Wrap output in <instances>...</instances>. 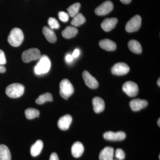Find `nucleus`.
<instances>
[{"label":"nucleus","instance_id":"obj_1","mask_svg":"<svg viewBox=\"0 0 160 160\" xmlns=\"http://www.w3.org/2000/svg\"><path fill=\"white\" fill-rule=\"evenodd\" d=\"M24 38L22 31L19 28H14L12 29L8 36V42L13 47H18L22 42Z\"/></svg>","mask_w":160,"mask_h":160},{"label":"nucleus","instance_id":"obj_2","mask_svg":"<svg viewBox=\"0 0 160 160\" xmlns=\"http://www.w3.org/2000/svg\"><path fill=\"white\" fill-rule=\"evenodd\" d=\"M39 61L34 68L36 74L41 75L46 73L49 71L51 68V62L48 56H41Z\"/></svg>","mask_w":160,"mask_h":160},{"label":"nucleus","instance_id":"obj_3","mask_svg":"<svg viewBox=\"0 0 160 160\" xmlns=\"http://www.w3.org/2000/svg\"><path fill=\"white\" fill-rule=\"evenodd\" d=\"M25 87L19 83H13L7 86L6 92L7 95L12 98H17L22 96L24 92Z\"/></svg>","mask_w":160,"mask_h":160},{"label":"nucleus","instance_id":"obj_4","mask_svg":"<svg viewBox=\"0 0 160 160\" xmlns=\"http://www.w3.org/2000/svg\"><path fill=\"white\" fill-rule=\"evenodd\" d=\"M74 88L70 81L65 79L61 81L60 84V94L61 96L67 100L73 94Z\"/></svg>","mask_w":160,"mask_h":160},{"label":"nucleus","instance_id":"obj_5","mask_svg":"<svg viewBox=\"0 0 160 160\" xmlns=\"http://www.w3.org/2000/svg\"><path fill=\"white\" fill-rule=\"evenodd\" d=\"M41 55L40 50L37 48H32L26 50L22 54V59L25 63H28L31 61L39 60Z\"/></svg>","mask_w":160,"mask_h":160},{"label":"nucleus","instance_id":"obj_6","mask_svg":"<svg viewBox=\"0 0 160 160\" xmlns=\"http://www.w3.org/2000/svg\"><path fill=\"white\" fill-rule=\"evenodd\" d=\"M142 23V18L139 15H136L132 18L127 23L126 26V31L129 32H134L140 29Z\"/></svg>","mask_w":160,"mask_h":160},{"label":"nucleus","instance_id":"obj_7","mask_svg":"<svg viewBox=\"0 0 160 160\" xmlns=\"http://www.w3.org/2000/svg\"><path fill=\"white\" fill-rule=\"evenodd\" d=\"M122 89L127 95L130 97H133L137 95L139 89L137 84L132 81H128L124 83Z\"/></svg>","mask_w":160,"mask_h":160},{"label":"nucleus","instance_id":"obj_8","mask_svg":"<svg viewBox=\"0 0 160 160\" xmlns=\"http://www.w3.org/2000/svg\"><path fill=\"white\" fill-rule=\"evenodd\" d=\"M113 8V5L112 2L107 1L98 6L95 10V12L97 15L104 16L112 11Z\"/></svg>","mask_w":160,"mask_h":160},{"label":"nucleus","instance_id":"obj_9","mask_svg":"<svg viewBox=\"0 0 160 160\" xmlns=\"http://www.w3.org/2000/svg\"><path fill=\"white\" fill-rule=\"evenodd\" d=\"M129 66L123 62H119L115 64L112 68V72L116 75L122 76L126 74L129 72Z\"/></svg>","mask_w":160,"mask_h":160},{"label":"nucleus","instance_id":"obj_10","mask_svg":"<svg viewBox=\"0 0 160 160\" xmlns=\"http://www.w3.org/2000/svg\"><path fill=\"white\" fill-rule=\"evenodd\" d=\"M82 76L86 86L89 88L95 89L99 86V83L95 78L93 77L89 73V72L84 71L82 73Z\"/></svg>","mask_w":160,"mask_h":160},{"label":"nucleus","instance_id":"obj_11","mask_svg":"<svg viewBox=\"0 0 160 160\" xmlns=\"http://www.w3.org/2000/svg\"><path fill=\"white\" fill-rule=\"evenodd\" d=\"M104 138L106 140L111 141H120L125 139L126 134L122 131L113 132L108 131L104 134Z\"/></svg>","mask_w":160,"mask_h":160},{"label":"nucleus","instance_id":"obj_12","mask_svg":"<svg viewBox=\"0 0 160 160\" xmlns=\"http://www.w3.org/2000/svg\"><path fill=\"white\" fill-rule=\"evenodd\" d=\"M148 104V102L146 100L135 99L130 102L129 106L133 111H138L145 108Z\"/></svg>","mask_w":160,"mask_h":160},{"label":"nucleus","instance_id":"obj_13","mask_svg":"<svg viewBox=\"0 0 160 160\" xmlns=\"http://www.w3.org/2000/svg\"><path fill=\"white\" fill-rule=\"evenodd\" d=\"M72 122V118L70 115L67 114L60 118L58 121V125L61 130H66L69 129Z\"/></svg>","mask_w":160,"mask_h":160},{"label":"nucleus","instance_id":"obj_14","mask_svg":"<svg viewBox=\"0 0 160 160\" xmlns=\"http://www.w3.org/2000/svg\"><path fill=\"white\" fill-rule=\"evenodd\" d=\"M118 22L117 18H115L105 19L101 24V27L106 32L111 31L114 28Z\"/></svg>","mask_w":160,"mask_h":160},{"label":"nucleus","instance_id":"obj_15","mask_svg":"<svg viewBox=\"0 0 160 160\" xmlns=\"http://www.w3.org/2000/svg\"><path fill=\"white\" fill-rule=\"evenodd\" d=\"M114 149L112 147H105L101 151L99 155L100 160H113Z\"/></svg>","mask_w":160,"mask_h":160},{"label":"nucleus","instance_id":"obj_16","mask_svg":"<svg viewBox=\"0 0 160 160\" xmlns=\"http://www.w3.org/2000/svg\"><path fill=\"white\" fill-rule=\"evenodd\" d=\"M84 151V146L81 142H75L72 146V154L75 158H80L83 154Z\"/></svg>","mask_w":160,"mask_h":160},{"label":"nucleus","instance_id":"obj_17","mask_svg":"<svg viewBox=\"0 0 160 160\" xmlns=\"http://www.w3.org/2000/svg\"><path fill=\"white\" fill-rule=\"evenodd\" d=\"M99 46L102 49L109 51H114L117 48L116 44L109 39L101 40L99 42Z\"/></svg>","mask_w":160,"mask_h":160},{"label":"nucleus","instance_id":"obj_18","mask_svg":"<svg viewBox=\"0 0 160 160\" xmlns=\"http://www.w3.org/2000/svg\"><path fill=\"white\" fill-rule=\"evenodd\" d=\"M92 105L95 112L100 113L105 109V103L102 98L95 97L92 100Z\"/></svg>","mask_w":160,"mask_h":160},{"label":"nucleus","instance_id":"obj_19","mask_svg":"<svg viewBox=\"0 0 160 160\" xmlns=\"http://www.w3.org/2000/svg\"><path fill=\"white\" fill-rule=\"evenodd\" d=\"M42 32L46 40L49 42L54 43L56 42V36L51 28H49L47 26H45L43 27Z\"/></svg>","mask_w":160,"mask_h":160},{"label":"nucleus","instance_id":"obj_20","mask_svg":"<svg viewBox=\"0 0 160 160\" xmlns=\"http://www.w3.org/2000/svg\"><path fill=\"white\" fill-rule=\"evenodd\" d=\"M43 147V143L41 140H38L32 146L30 149V153L32 157L38 156L41 153Z\"/></svg>","mask_w":160,"mask_h":160},{"label":"nucleus","instance_id":"obj_21","mask_svg":"<svg viewBox=\"0 0 160 160\" xmlns=\"http://www.w3.org/2000/svg\"><path fill=\"white\" fill-rule=\"evenodd\" d=\"M78 32V29L75 27L68 26L63 30L62 32V35L65 38L70 39L76 36Z\"/></svg>","mask_w":160,"mask_h":160},{"label":"nucleus","instance_id":"obj_22","mask_svg":"<svg viewBox=\"0 0 160 160\" xmlns=\"http://www.w3.org/2000/svg\"><path fill=\"white\" fill-rule=\"evenodd\" d=\"M128 47L130 51L134 53L139 54L142 52V48L141 44L136 40H130L128 43Z\"/></svg>","mask_w":160,"mask_h":160},{"label":"nucleus","instance_id":"obj_23","mask_svg":"<svg viewBox=\"0 0 160 160\" xmlns=\"http://www.w3.org/2000/svg\"><path fill=\"white\" fill-rule=\"evenodd\" d=\"M0 160H11L10 152L8 147L4 145H0Z\"/></svg>","mask_w":160,"mask_h":160},{"label":"nucleus","instance_id":"obj_24","mask_svg":"<svg viewBox=\"0 0 160 160\" xmlns=\"http://www.w3.org/2000/svg\"><path fill=\"white\" fill-rule=\"evenodd\" d=\"M86 19L85 17L81 13H78L73 17L71 24L72 26L78 27L82 25L86 22Z\"/></svg>","mask_w":160,"mask_h":160},{"label":"nucleus","instance_id":"obj_25","mask_svg":"<svg viewBox=\"0 0 160 160\" xmlns=\"http://www.w3.org/2000/svg\"><path fill=\"white\" fill-rule=\"evenodd\" d=\"M53 98L51 93L46 92L39 96L38 98L36 100V103L39 105L44 104L47 102H52Z\"/></svg>","mask_w":160,"mask_h":160},{"label":"nucleus","instance_id":"obj_26","mask_svg":"<svg viewBox=\"0 0 160 160\" xmlns=\"http://www.w3.org/2000/svg\"><path fill=\"white\" fill-rule=\"evenodd\" d=\"M25 114L28 119H32L39 116L40 112L34 108H28L25 111Z\"/></svg>","mask_w":160,"mask_h":160},{"label":"nucleus","instance_id":"obj_27","mask_svg":"<svg viewBox=\"0 0 160 160\" xmlns=\"http://www.w3.org/2000/svg\"><path fill=\"white\" fill-rule=\"evenodd\" d=\"M81 7L80 3L77 2L72 4L67 9L69 14L71 17H74L78 13Z\"/></svg>","mask_w":160,"mask_h":160},{"label":"nucleus","instance_id":"obj_28","mask_svg":"<svg viewBox=\"0 0 160 160\" xmlns=\"http://www.w3.org/2000/svg\"><path fill=\"white\" fill-rule=\"evenodd\" d=\"M48 22L51 29H58L59 28V24L57 20L55 18H49Z\"/></svg>","mask_w":160,"mask_h":160},{"label":"nucleus","instance_id":"obj_29","mask_svg":"<svg viewBox=\"0 0 160 160\" xmlns=\"http://www.w3.org/2000/svg\"><path fill=\"white\" fill-rule=\"evenodd\" d=\"M59 18L63 22H68L69 19V14L65 12L61 11L58 13Z\"/></svg>","mask_w":160,"mask_h":160},{"label":"nucleus","instance_id":"obj_30","mask_svg":"<svg viewBox=\"0 0 160 160\" xmlns=\"http://www.w3.org/2000/svg\"><path fill=\"white\" fill-rule=\"evenodd\" d=\"M115 157L119 160H123L125 159L126 155L122 149H118L115 152Z\"/></svg>","mask_w":160,"mask_h":160},{"label":"nucleus","instance_id":"obj_31","mask_svg":"<svg viewBox=\"0 0 160 160\" xmlns=\"http://www.w3.org/2000/svg\"><path fill=\"white\" fill-rule=\"evenodd\" d=\"M6 60L5 53L2 50L0 49V65H3L6 64Z\"/></svg>","mask_w":160,"mask_h":160},{"label":"nucleus","instance_id":"obj_32","mask_svg":"<svg viewBox=\"0 0 160 160\" xmlns=\"http://www.w3.org/2000/svg\"><path fill=\"white\" fill-rule=\"evenodd\" d=\"M80 51L79 49H75L74 51L72 52V57H73V58H77L80 55Z\"/></svg>","mask_w":160,"mask_h":160},{"label":"nucleus","instance_id":"obj_33","mask_svg":"<svg viewBox=\"0 0 160 160\" xmlns=\"http://www.w3.org/2000/svg\"><path fill=\"white\" fill-rule=\"evenodd\" d=\"M65 59H66V62L68 63L71 62L73 60V58L72 57V55L70 54L66 55Z\"/></svg>","mask_w":160,"mask_h":160},{"label":"nucleus","instance_id":"obj_34","mask_svg":"<svg viewBox=\"0 0 160 160\" xmlns=\"http://www.w3.org/2000/svg\"><path fill=\"white\" fill-rule=\"evenodd\" d=\"M49 160H59V159L57 154L55 152H53L50 155Z\"/></svg>","mask_w":160,"mask_h":160},{"label":"nucleus","instance_id":"obj_35","mask_svg":"<svg viewBox=\"0 0 160 160\" xmlns=\"http://www.w3.org/2000/svg\"><path fill=\"white\" fill-rule=\"evenodd\" d=\"M6 71V68L3 65H0V73H3Z\"/></svg>","mask_w":160,"mask_h":160},{"label":"nucleus","instance_id":"obj_36","mask_svg":"<svg viewBox=\"0 0 160 160\" xmlns=\"http://www.w3.org/2000/svg\"><path fill=\"white\" fill-rule=\"evenodd\" d=\"M120 1L124 4H127L130 3L131 2V0H120Z\"/></svg>","mask_w":160,"mask_h":160},{"label":"nucleus","instance_id":"obj_37","mask_svg":"<svg viewBox=\"0 0 160 160\" xmlns=\"http://www.w3.org/2000/svg\"><path fill=\"white\" fill-rule=\"evenodd\" d=\"M160 118L158 120V126H160Z\"/></svg>","mask_w":160,"mask_h":160},{"label":"nucleus","instance_id":"obj_38","mask_svg":"<svg viewBox=\"0 0 160 160\" xmlns=\"http://www.w3.org/2000/svg\"><path fill=\"white\" fill-rule=\"evenodd\" d=\"M160 79L159 78L158 80V85L159 86H160Z\"/></svg>","mask_w":160,"mask_h":160}]
</instances>
